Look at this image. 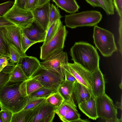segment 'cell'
Instances as JSON below:
<instances>
[{"label":"cell","mask_w":122,"mask_h":122,"mask_svg":"<svg viewBox=\"0 0 122 122\" xmlns=\"http://www.w3.org/2000/svg\"><path fill=\"white\" fill-rule=\"evenodd\" d=\"M71 60L92 72L99 67L100 57L96 49L84 42H76L70 50Z\"/></svg>","instance_id":"1"},{"label":"cell","mask_w":122,"mask_h":122,"mask_svg":"<svg viewBox=\"0 0 122 122\" xmlns=\"http://www.w3.org/2000/svg\"><path fill=\"white\" fill-rule=\"evenodd\" d=\"M22 82L9 81L0 89V107L13 113L24 107L27 97H22L19 87Z\"/></svg>","instance_id":"2"},{"label":"cell","mask_w":122,"mask_h":122,"mask_svg":"<svg viewBox=\"0 0 122 122\" xmlns=\"http://www.w3.org/2000/svg\"><path fill=\"white\" fill-rule=\"evenodd\" d=\"M65 17L66 26L73 29L96 25L101 20L102 15L99 11L90 10L66 15Z\"/></svg>","instance_id":"3"},{"label":"cell","mask_w":122,"mask_h":122,"mask_svg":"<svg viewBox=\"0 0 122 122\" xmlns=\"http://www.w3.org/2000/svg\"><path fill=\"white\" fill-rule=\"evenodd\" d=\"M93 38L96 47L103 56H111L117 50L114 35L110 31L95 25Z\"/></svg>","instance_id":"4"},{"label":"cell","mask_w":122,"mask_h":122,"mask_svg":"<svg viewBox=\"0 0 122 122\" xmlns=\"http://www.w3.org/2000/svg\"><path fill=\"white\" fill-rule=\"evenodd\" d=\"M44 61L40 62L42 68L65 80L64 66L68 64V62L67 53L64 52L63 49L55 51Z\"/></svg>","instance_id":"5"},{"label":"cell","mask_w":122,"mask_h":122,"mask_svg":"<svg viewBox=\"0 0 122 122\" xmlns=\"http://www.w3.org/2000/svg\"><path fill=\"white\" fill-rule=\"evenodd\" d=\"M98 117L106 122H122L117 117V109L111 99L105 93L95 98Z\"/></svg>","instance_id":"6"},{"label":"cell","mask_w":122,"mask_h":122,"mask_svg":"<svg viewBox=\"0 0 122 122\" xmlns=\"http://www.w3.org/2000/svg\"><path fill=\"white\" fill-rule=\"evenodd\" d=\"M3 16L21 29L30 27L35 21L31 11L14 5Z\"/></svg>","instance_id":"7"},{"label":"cell","mask_w":122,"mask_h":122,"mask_svg":"<svg viewBox=\"0 0 122 122\" xmlns=\"http://www.w3.org/2000/svg\"><path fill=\"white\" fill-rule=\"evenodd\" d=\"M68 33L66 26L63 25L46 45L41 46L40 59L44 60L55 51L63 49Z\"/></svg>","instance_id":"8"},{"label":"cell","mask_w":122,"mask_h":122,"mask_svg":"<svg viewBox=\"0 0 122 122\" xmlns=\"http://www.w3.org/2000/svg\"><path fill=\"white\" fill-rule=\"evenodd\" d=\"M56 108L45 100L31 110L27 122H52Z\"/></svg>","instance_id":"9"},{"label":"cell","mask_w":122,"mask_h":122,"mask_svg":"<svg viewBox=\"0 0 122 122\" xmlns=\"http://www.w3.org/2000/svg\"><path fill=\"white\" fill-rule=\"evenodd\" d=\"M30 77L38 80L43 86L56 91L64 80L60 77L49 71L41 66Z\"/></svg>","instance_id":"10"},{"label":"cell","mask_w":122,"mask_h":122,"mask_svg":"<svg viewBox=\"0 0 122 122\" xmlns=\"http://www.w3.org/2000/svg\"><path fill=\"white\" fill-rule=\"evenodd\" d=\"M64 68L74 77L78 82L85 86L92 94L91 86L92 72L74 62L68 63Z\"/></svg>","instance_id":"11"},{"label":"cell","mask_w":122,"mask_h":122,"mask_svg":"<svg viewBox=\"0 0 122 122\" xmlns=\"http://www.w3.org/2000/svg\"><path fill=\"white\" fill-rule=\"evenodd\" d=\"M55 112L61 120L64 122H74L80 118V115L77 109L76 106L64 101Z\"/></svg>","instance_id":"12"},{"label":"cell","mask_w":122,"mask_h":122,"mask_svg":"<svg viewBox=\"0 0 122 122\" xmlns=\"http://www.w3.org/2000/svg\"><path fill=\"white\" fill-rule=\"evenodd\" d=\"M50 1L31 11L35 19L34 21L44 30L47 31L49 21Z\"/></svg>","instance_id":"13"},{"label":"cell","mask_w":122,"mask_h":122,"mask_svg":"<svg viewBox=\"0 0 122 122\" xmlns=\"http://www.w3.org/2000/svg\"><path fill=\"white\" fill-rule=\"evenodd\" d=\"M91 86L92 94L95 98L105 93V81L99 67L91 73Z\"/></svg>","instance_id":"14"},{"label":"cell","mask_w":122,"mask_h":122,"mask_svg":"<svg viewBox=\"0 0 122 122\" xmlns=\"http://www.w3.org/2000/svg\"><path fill=\"white\" fill-rule=\"evenodd\" d=\"M7 40L17 49L22 56H26L24 51L21 45V29L15 25L6 27Z\"/></svg>","instance_id":"15"},{"label":"cell","mask_w":122,"mask_h":122,"mask_svg":"<svg viewBox=\"0 0 122 122\" xmlns=\"http://www.w3.org/2000/svg\"><path fill=\"white\" fill-rule=\"evenodd\" d=\"M18 64L26 76L29 78L41 66L36 57L27 55L22 57Z\"/></svg>","instance_id":"16"},{"label":"cell","mask_w":122,"mask_h":122,"mask_svg":"<svg viewBox=\"0 0 122 122\" xmlns=\"http://www.w3.org/2000/svg\"><path fill=\"white\" fill-rule=\"evenodd\" d=\"M21 30L22 32L31 41L38 43L43 42L44 40L46 31L34 22L30 27Z\"/></svg>","instance_id":"17"},{"label":"cell","mask_w":122,"mask_h":122,"mask_svg":"<svg viewBox=\"0 0 122 122\" xmlns=\"http://www.w3.org/2000/svg\"><path fill=\"white\" fill-rule=\"evenodd\" d=\"M42 86L38 80L30 77L21 83L19 89L21 96L25 97L29 96Z\"/></svg>","instance_id":"18"},{"label":"cell","mask_w":122,"mask_h":122,"mask_svg":"<svg viewBox=\"0 0 122 122\" xmlns=\"http://www.w3.org/2000/svg\"><path fill=\"white\" fill-rule=\"evenodd\" d=\"M75 82L63 80L59 86L57 91L62 97L65 102L76 106L73 97Z\"/></svg>","instance_id":"19"},{"label":"cell","mask_w":122,"mask_h":122,"mask_svg":"<svg viewBox=\"0 0 122 122\" xmlns=\"http://www.w3.org/2000/svg\"><path fill=\"white\" fill-rule=\"evenodd\" d=\"M79 109L89 118L96 120L97 116L95 98L93 96L87 100L82 102L78 104Z\"/></svg>","instance_id":"20"},{"label":"cell","mask_w":122,"mask_h":122,"mask_svg":"<svg viewBox=\"0 0 122 122\" xmlns=\"http://www.w3.org/2000/svg\"><path fill=\"white\" fill-rule=\"evenodd\" d=\"M73 94L78 104L87 100L91 96H93L85 86L77 81L75 82Z\"/></svg>","instance_id":"21"},{"label":"cell","mask_w":122,"mask_h":122,"mask_svg":"<svg viewBox=\"0 0 122 122\" xmlns=\"http://www.w3.org/2000/svg\"><path fill=\"white\" fill-rule=\"evenodd\" d=\"M58 7L70 13H74L78 11L80 8L75 0H52Z\"/></svg>","instance_id":"22"},{"label":"cell","mask_w":122,"mask_h":122,"mask_svg":"<svg viewBox=\"0 0 122 122\" xmlns=\"http://www.w3.org/2000/svg\"><path fill=\"white\" fill-rule=\"evenodd\" d=\"M62 25L61 19H58L53 23L46 31V36L42 45H46Z\"/></svg>","instance_id":"23"},{"label":"cell","mask_w":122,"mask_h":122,"mask_svg":"<svg viewBox=\"0 0 122 122\" xmlns=\"http://www.w3.org/2000/svg\"><path fill=\"white\" fill-rule=\"evenodd\" d=\"M27 78L19 66L17 64L10 73L9 81L13 82H22Z\"/></svg>","instance_id":"24"},{"label":"cell","mask_w":122,"mask_h":122,"mask_svg":"<svg viewBox=\"0 0 122 122\" xmlns=\"http://www.w3.org/2000/svg\"><path fill=\"white\" fill-rule=\"evenodd\" d=\"M6 27H0V54L8 56V42Z\"/></svg>","instance_id":"25"},{"label":"cell","mask_w":122,"mask_h":122,"mask_svg":"<svg viewBox=\"0 0 122 122\" xmlns=\"http://www.w3.org/2000/svg\"><path fill=\"white\" fill-rule=\"evenodd\" d=\"M8 56L12 62L15 65L18 64L22 57L16 48L8 40Z\"/></svg>","instance_id":"26"},{"label":"cell","mask_w":122,"mask_h":122,"mask_svg":"<svg viewBox=\"0 0 122 122\" xmlns=\"http://www.w3.org/2000/svg\"><path fill=\"white\" fill-rule=\"evenodd\" d=\"M31 110H22L13 113L10 122H27Z\"/></svg>","instance_id":"27"},{"label":"cell","mask_w":122,"mask_h":122,"mask_svg":"<svg viewBox=\"0 0 122 122\" xmlns=\"http://www.w3.org/2000/svg\"><path fill=\"white\" fill-rule=\"evenodd\" d=\"M46 101L56 108L59 107L64 100L60 93L57 91L53 93L46 98Z\"/></svg>","instance_id":"28"},{"label":"cell","mask_w":122,"mask_h":122,"mask_svg":"<svg viewBox=\"0 0 122 122\" xmlns=\"http://www.w3.org/2000/svg\"><path fill=\"white\" fill-rule=\"evenodd\" d=\"M57 91L43 86L28 96L32 97L46 98L51 94Z\"/></svg>","instance_id":"29"},{"label":"cell","mask_w":122,"mask_h":122,"mask_svg":"<svg viewBox=\"0 0 122 122\" xmlns=\"http://www.w3.org/2000/svg\"><path fill=\"white\" fill-rule=\"evenodd\" d=\"M25 104L22 110H32L46 100V98L30 97L27 96Z\"/></svg>","instance_id":"30"},{"label":"cell","mask_w":122,"mask_h":122,"mask_svg":"<svg viewBox=\"0 0 122 122\" xmlns=\"http://www.w3.org/2000/svg\"><path fill=\"white\" fill-rule=\"evenodd\" d=\"M62 17L59 9L53 4H50L49 21L47 30L53 23L58 19H61Z\"/></svg>","instance_id":"31"},{"label":"cell","mask_w":122,"mask_h":122,"mask_svg":"<svg viewBox=\"0 0 122 122\" xmlns=\"http://www.w3.org/2000/svg\"><path fill=\"white\" fill-rule=\"evenodd\" d=\"M101 7L105 11L107 15L114 14V6L113 0H97Z\"/></svg>","instance_id":"32"},{"label":"cell","mask_w":122,"mask_h":122,"mask_svg":"<svg viewBox=\"0 0 122 122\" xmlns=\"http://www.w3.org/2000/svg\"><path fill=\"white\" fill-rule=\"evenodd\" d=\"M37 43L38 42H37L30 40L22 32L21 36V45L23 51L25 53L31 46Z\"/></svg>","instance_id":"33"},{"label":"cell","mask_w":122,"mask_h":122,"mask_svg":"<svg viewBox=\"0 0 122 122\" xmlns=\"http://www.w3.org/2000/svg\"><path fill=\"white\" fill-rule=\"evenodd\" d=\"M14 2L8 1L0 4V16L6 13L14 5Z\"/></svg>","instance_id":"34"},{"label":"cell","mask_w":122,"mask_h":122,"mask_svg":"<svg viewBox=\"0 0 122 122\" xmlns=\"http://www.w3.org/2000/svg\"><path fill=\"white\" fill-rule=\"evenodd\" d=\"M0 111L3 122H10L13 113L8 110L2 109Z\"/></svg>","instance_id":"35"},{"label":"cell","mask_w":122,"mask_h":122,"mask_svg":"<svg viewBox=\"0 0 122 122\" xmlns=\"http://www.w3.org/2000/svg\"><path fill=\"white\" fill-rule=\"evenodd\" d=\"M38 0H27L24 9L32 11L36 8Z\"/></svg>","instance_id":"36"},{"label":"cell","mask_w":122,"mask_h":122,"mask_svg":"<svg viewBox=\"0 0 122 122\" xmlns=\"http://www.w3.org/2000/svg\"><path fill=\"white\" fill-rule=\"evenodd\" d=\"M113 4L120 18L122 17V0H113Z\"/></svg>","instance_id":"37"},{"label":"cell","mask_w":122,"mask_h":122,"mask_svg":"<svg viewBox=\"0 0 122 122\" xmlns=\"http://www.w3.org/2000/svg\"><path fill=\"white\" fill-rule=\"evenodd\" d=\"M10 77V73L0 72V89L9 81Z\"/></svg>","instance_id":"38"},{"label":"cell","mask_w":122,"mask_h":122,"mask_svg":"<svg viewBox=\"0 0 122 122\" xmlns=\"http://www.w3.org/2000/svg\"><path fill=\"white\" fill-rule=\"evenodd\" d=\"M15 65L10 60L8 64L3 68L1 71L5 73H10Z\"/></svg>","instance_id":"39"},{"label":"cell","mask_w":122,"mask_h":122,"mask_svg":"<svg viewBox=\"0 0 122 122\" xmlns=\"http://www.w3.org/2000/svg\"><path fill=\"white\" fill-rule=\"evenodd\" d=\"M15 25L5 19L3 15L0 16V27Z\"/></svg>","instance_id":"40"},{"label":"cell","mask_w":122,"mask_h":122,"mask_svg":"<svg viewBox=\"0 0 122 122\" xmlns=\"http://www.w3.org/2000/svg\"><path fill=\"white\" fill-rule=\"evenodd\" d=\"M10 60L7 56L0 55V68L3 66L6 65Z\"/></svg>","instance_id":"41"},{"label":"cell","mask_w":122,"mask_h":122,"mask_svg":"<svg viewBox=\"0 0 122 122\" xmlns=\"http://www.w3.org/2000/svg\"><path fill=\"white\" fill-rule=\"evenodd\" d=\"M64 80L73 82H75L77 81L74 77L65 69Z\"/></svg>","instance_id":"42"},{"label":"cell","mask_w":122,"mask_h":122,"mask_svg":"<svg viewBox=\"0 0 122 122\" xmlns=\"http://www.w3.org/2000/svg\"><path fill=\"white\" fill-rule=\"evenodd\" d=\"M26 0H15L14 5L24 9Z\"/></svg>","instance_id":"43"},{"label":"cell","mask_w":122,"mask_h":122,"mask_svg":"<svg viewBox=\"0 0 122 122\" xmlns=\"http://www.w3.org/2000/svg\"><path fill=\"white\" fill-rule=\"evenodd\" d=\"M86 2L93 7H100V5L97 0H85Z\"/></svg>","instance_id":"44"},{"label":"cell","mask_w":122,"mask_h":122,"mask_svg":"<svg viewBox=\"0 0 122 122\" xmlns=\"http://www.w3.org/2000/svg\"><path fill=\"white\" fill-rule=\"evenodd\" d=\"M50 0H38L37 7L42 6L46 3L50 1Z\"/></svg>","instance_id":"45"},{"label":"cell","mask_w":122,"mask_h":122,"mask_svg":"<svg viewBox=\"0 0 122 122\" xmlns=\"http://www.w3.org/2000/svg\"><path fill=\"white\" fill-rule=\"evenodd\" d=\"M117 109L119 108L122 110V102H117L116 103V105H115Z\"/></svg>","instance_id":"46"},{"label":"cell","mask_w":122,"mask_h":122,"mask_svg":"<svg viewBox=\"0 0 122 122\" xmlns=\"http://www.w3.org/2000/svg\"><path fill=\"white\" fill-rule=\"evenodd\" d=\"M90 121H89L88 120L86 119H82L80 118H79V119L77 120L76 122H89Z\"/></svg>","instance_id":"47"},{"label":"cell","mask_w":122,"mask_h":122,"mask_svg":"<svg viewBox=\"0 0 122 122\" xmlns=\"http://www.w3.org/2000/svg\"><path fill=\"white\" fill-rule=\"evenodd\" d=\"M0 122H3L0 112Z\"/></svg>","instance_id":"48"},{"label":"cell","mask_w":122,"mask_h":122,"mask_svg":"<svg viewBox=\"0 0 122 122\" xmlns=\"http://www.w3.org/2000/svg\"><path fill=\"white\" fill-rule=\"evenodd\" d=\"M5 67L4 66H2L0 68V72L1 71L2 69L4 67Z\"/></svg>","instance_id":"49"},{"label":"cell","mask_w":122,"mask_h":122,"mask_svg":"<svg viewBox=\"0 0 122 122\" xmlns=\"http://www.w3.org/2000/svg\"></svg>","instance_id":"50"}]
</instances>
